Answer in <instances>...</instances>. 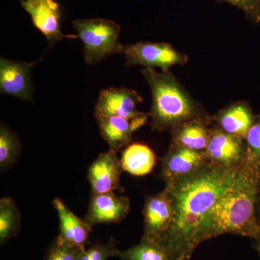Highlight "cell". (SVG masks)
Returning a JSON list of instances; mask_svg holds the SVG:
<instances>
[{
	"label": "cell",
	"mask_w": 260,
	"mask_h": 260,
	"mask_svg": "<svg viewBox=\"0 0 260 260\" xmlns=\"http://www.w3.org/2000/svg\"><path fill=\"white\" fill-rule=\"evenodd\" d=\"M240 169H225L208 162L189 175L165 183L173 218L158 243L171 260L190 259L198 228L217 200L234 184Z\"/></svg>",
	"instance_id": "obj_1"
},
{
	"label": "cell",
	"mask_w": 260,
	"mask_h": 260,
	"mask_svg": "<svg viewBox=\"0 0 260 260\" xmlns=\"http://www.w3.org/2000/svg\"><path fill=\"white\" fill-rule=\"evenodd\" d=\"M260 184V162L246 159L232 186L214 205L203 220L194 239L195 249L208 239L223 234L254 239L260 233L256 215Z\"/></svg>",
	"instance_id": "obj_2"
},
{
	"label": "cell",
	"mask_w": 260,
	"mask_h": 260,
	"mask_svg": "<svg viewBox=\"0 0 260 260\" xmlns=\"http://www.w3.org/2000/svg\"><path fill=\"white\" fill-rule=\"evenodd\" d=\"M152 94V106L149 117L152 129L172 131L174 127L193 120L211 124L210 116L199 102L178 81L170 71L158 73L154 69L142 70Z\"/></svg>",
	"instance_id": "obj_3"
},
{
	"label": "cell",
	"mask_w": 260,
	"mask_h": 260,
	"mask_svg": "<svg viewBox=\"0 0 260 260\" xmlns=\"http://www.w3.org/2000/svg\"><path fill=\"white\" fill-rule=\"evenodd\" d=\"M73 25L83 43L87 64H96L112 54L123 52L124 47L119 42L121 27L115 22L102 18L79 19Z\"/></svg>",
	"instance_id": "obj_4"
},
{
	"label": "cell",
	"mask_w": 260,
	"mask_h": 260,
	"mask_svg": "<svg viewBox=\"0 0 260 260\" xmlns=\"http://www.w3.org/2000/svg\"><path fill=\"white\" fill-rule=\"evenodd\" d=\"M126 66L142 65L145 68H159L162 72L169 71L175 65L185 64L189 57L167 43L139 42L129 44L123 50Z\"/></svg>",
	"instance_id": "obj_5"
},
{
	"label": "cell",
	"mask_w": 260,
	"mask_h": 260,
	"mask_svg": "<svg viewBox=\"0 0 260 260\" xmlns=\"http://www.w3.org/2000/svg\"><path fill=\"white\" fill-rule=\"evenodd\" d=\"M204 152L208 162L225 169H240L247 159L245 140L225 133L217 125L212 128Z\"/></svg>",
	"instance_id": "obj_6"
},
{
	"label": "cell",
	"mask_w": 260,
	"mask_h": 260,
	"mask_svg": "<svg viewBox=\"0 0 260 260\" xmlns=\"http://www.w3.org/2000/svg\"><path fill=\"white\" fill-rule=\"evenodd\" d=\"M22 7L30 15L34 26L47 38L49 47L63 38H78L64 35L61 31V10L55 0H20Z\"/></svg>",
	"instance_id": "obj_7"
},
{
	"label": "cell",
	"mask_w": 260,
	"mask_h": 260,
	"mask_svg": "<svg viewBox=\"0 0 260 260\" xmlns=\"http://www.w3.org/2000/svg\"><path fill=\"white\" fill-rule=\"evenodd\" d=\"M143 102V98L133 89H105L101 91L95 104V116H115L135 119L145 114L138 110V105Z\"/></svg>",
	"instance_id": "obj_8"
},
{
	"label": "cell",
	"mask_w": 260,
	"mask_h": 260,
	"mask_svg": "<svg viewBox=\"0 0 260 260\" xmlns=\"http://www.w3.org/2000/svg\"><path fill=\"white\" fill-rule=\"evenodd\" d=\"M36 62L0 59V91L25 101H32L34 86L31 71Z\"/></svg>",
	"instance_id": "obj_9"
},
{
	"label": "cell",
	"mask_w": 260,
	"mask_h": 260,
	"mask_svg": "<svg viewBox=\"0 0 260 260\" xmlns=\"http://www.w3.org/2000/svg\"><path fill=\"white\" fill-rule=\"evenodd\" d=\"M117 152L109 150L101 153L89 167L88 179L92 194L114 192L120 189V177L123 172Z\"/></svg>",
	"instance_id": "obj_10"
},
{
	"label": "cell",
	"mask_w": 260,
	"mask_h": 260,
	"mask_svg": "<svg viewBox=\"0 0 260 260\" xmlns=\"http://www.w3.org/2000/svg\"><path fill=\"white\" fill-rule=\"evenodd\" d=\"M204 151H197L171 144L162 160L160 177L165 183L186 177L208 164Z\"/></svg>",
	"instance_id": "obj_11"
},
{
	"label": "cell",
	"mask_w": 260,
	"mask_h": 260,
	"mask_svg": "<svg viewBox=\"0 0 260 260\" xmlns=\"http://www.w3.org/2000/svg\"><path fill=\"white\" fill-rule=\"evenodd\" d=\"M144 234L143 237L158 242L170 227L173 218L172 202L165 189L145 199L143 207Z\"/></svg>",
	"instance_id": "obj_12"
},
{
	"label": "cell",
	"mask_w": 260,
	"mask_h": 260,
	"mask_svg": "<svg viewBox=\"0 0 260 260\" xmlns=\"http://www.w3.org/2000/svg\"><path fill=\"white\" fill-rule=\"evenodd\" d=\"M130 200L114 192L92 194L85 220L91 226L101 223H117L126 218Z\"/></svg>",
	"instance_id": "obj_13"
},
{
	"label": "cell",
	"mask_w": 260,
	"mask_h": 260,
	"mask_svg": "<svg viewBox=\"0 0 260 260\" xmlns=\"http://www.w3.org/2000/svg\"><path fill=\"white\" fill-rule=\"evenodd\" d=\"M149 114L129 119L121 116H95L101 135L111 150L118 152L133 141V134L146 124Z\"/></svg>",
	"instance_id": "obj_14"
},
{
	"label": "cell",
	"mask_w": 260,
	"mask_h": 260,
	"mask_svg": "<svg viewBox=\"0 0 260 260\" xmlns=\"http://www.w3.org/2000/svg\"><path fill=\"white\" fill-rule=\"evenodd\" d=\"M256 117L249 103L239 101L219 111L213 116V120L225 133L245 140Z\"/></svg>",
	"instance_id": "obj_15"
},
{
	"label": "cell",
	"mask_w": 260,
	"mask_h": 260,
	"mask_svg": "<svg viewBox=\"0 0 260 260\" xmlns=\"http://www.w3.org/2000/svg\"><path fill=\"white\" fill-rule=\"evenodd\" d=\"M52 203L59 220L60 233L58 237L72 246L85 249L91 225L77 216L59 198H56Z\"/></svg>",
	"instance_id": "obj_16"
},
{
	"label": "cell",
	"mask_w": 260,
	"mask_h": 260,
	"mask_svg": "<svg viewBox=\"0 0 260 260\" xmlns=\"http://www.w3.org/2000/svg\"><path fill=\"white\" fill-rule=\"evenodd\" d=\"M210 125L200 120L188 121L178 125L171 131L172 143L197 151H205L212 134Z\"/></svg>",
	"instance_id": "obj_17"
},
{
	"label": "cell",
	"mask_w": 260,
	"mask_h": 260,
	"mask_svg": "<svg viewBox=\"0 0 260 260\" xmlns=\"http://www.w3.org/2000/svg\"><path fill=\"white\" fill-rule=\"evenodd\" d=\"M156 160V155L148 145L135 143L123 150L120 161L123 171L135 177H143L153 171Z\"/></svg>",
	"instance_id": "obj_18"
},
{
	"label": "cell",
	"mask_w": 260,
	"mask_h": 260,
	"mask_svg": "<svg viewBox=\"0 0 260 260\" xmlns=\"http://www.w3.org/2000/svg\"><path fill=\"white\" fill-rule=\"evenodd\" d=\"M20 215L18 207L9 197L0 200V243L5 244L20 231Z\"/></svg>",
	"instance_id": "obj_19"
},
{
	"label": "cell",
	"mask_w": 260,
	"mask_h": 260,
	"mask_svg": "<svg viewBox=\"0 0 260 260\" xmlns=\"http://www.w3.org/2000/svg\"><path fill=\"white\" fill-rule=\"evenodd\" d=\"M121 260H171L158 242L142 237L137 245L124 251H116V256Z\"/></svg>",
	"instance_id": "obj_20"
},
{
	"label": "cell",
	"mask_w": 260,
	"mask_h": 260,
	"mask_svg": "<svg viewBox=\"0 0 260 260\" xmlns=\"http://www.w3.org/2000/svg\"><path fill=\"white\" fill-rule=\"evenodd\" d=\"M21 152L17 135L4 123L0 126V167L6 169L14 164Z\"/></svg>",
	"instance_id": "obj_21"
},
{
	"label": "cell",
	"mask_w": 260,
	"mask_h": 260,
	"mask_svg": "<svg viewBox=\"0 0 260 260\" xmlns=\"http://www.w3.org/2000/svg\"><path fill=\"white\" fill-rule=\"evenodd\" d=\"M83 249L72 246L57 237L45 260H79Z\"/></svg>",
	"instance_id": "obj_22"
},
{
	"label": "cell",
	"mask_w": 260,
	"mask_h": 260,
	"mask_svg": "<svg viewBox=\"0 0 260 260\" xmlns=\"http://www.w3.org/2000/svg\"><path fill=\"white\" fill-rule=\"evenodd\" d=\"M117 250L112 239L107 244H95L84 249L79 260H107L110 256H115Z\"/></svg>",
	"instance_id": "obj_23"
},
{
	"label": "cell",
	"mask_w": 260,
	"mask_h": 260,
	"mask_svg": "<svg viewBox=\"0 0 260 260\" xmlns=\"http://www.w3.org/2000/svg\"><path fill=\"white\" fill-rule=\"evenodd\" d=\"M247 158L260 162V114L251 126L245 138Z\"/></svg>",
	"instance_id": "obj_24"
},
{
	"label": "cell",
	"mask_w": 260,
	"mask_h": 260,
	"mask_svg": "<svg viewBox=\"0 0 260 260\" xmlns=\"http://www.w3.org/2000/svg\"><path fill=\"white\" fill-rule=\"evenodd\" d=\"M242 10L246 18L251 23L260 25V0H217Z\"/></svg>",
	"instance_id": "obj_25"
},
{
	"label": "cell",
	"mask_w": 260,
	"mask_h": 260,
	"mask_svg": "<svg viewBox=\"0 0 260 260\" xmlns=\"http://www.w3.org/2000/svg\"><path fill=\"white\" fill-rule=\"evenodd\" d=\"M253 246L260 256V233L254 239H253Z\"/></svg>",
	"instance_id": "obj_26"
},
{
	"label": "cell",
	"mask_w": 260,
	"mask_h": 260,
	"mask_svg": "<svg viewBox=\"0 0 260 260\" xmlns=\"http://www.w3.org/2000/svg\"><path fill=\"white\" fill-rule=\"evenodd\" d=\"M256 215L258 223L260 224V184L258 191L257 200H256Z\"/></svg>",
	"instance_id": "obj_27"
}]
</instances>
